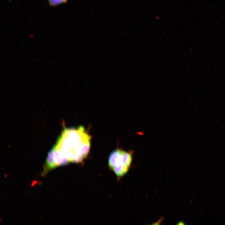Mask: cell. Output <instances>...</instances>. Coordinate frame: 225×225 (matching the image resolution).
<instances>
[{
  "mask_svg": "<svg viewBox=\"0 0 225 225\" xmlns=\"http://www.w3.org/2000/svg\"><path fill=\"white\" fill-rule=\"evenodd\" d=\"M91 139V136L82 126L65 128L52 148L67 158L70 162L77 163L78 149L83 143Z\"/></svg>",
  "mask_w": 225,
  "mask_h": 225,
  "instance_id": "6da1fadb",
  "label": "cell"
},
{
  "mask_svg": "<svg viewBox=\"0 0 225 225\" xmlns=\"http://www.w3.org/2000/svg\"><path fill=\"white\" fill-rule=\"evenodd\" d=\"M132 160L131 153L116 149L113 151L108 157V166L118 178H121L128 171Z\"/></svg>",
  "mask_w": 225,
  "mask_h": 225,
  "instance_id": "7a4b0ae2",
  "label": "cell"
},
{
  "mask_svg": "<svg viewBox=\"0 0 225 225\" xmlns=\"http://www.w3.org/2000/svg\"><path fill=\"white\" fill-rule=\"evenodd\" d=\"M49 5L51 6L56 7L67 2L68 0H47Z\"/></svg>",
  "mask_w": 225,
  "mask_h": 225,
  "instance_id": "3957f363",
  "label": "cell"
}]
</instances>
